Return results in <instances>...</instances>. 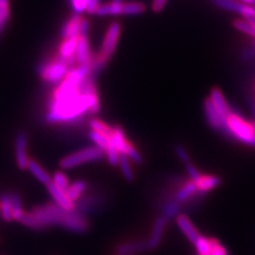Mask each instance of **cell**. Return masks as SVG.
Masks as SVG:
<instances>
[{"label": "cell", "mask_w": 255, "mask_h": 255, "mask_svg": "<svg viewBox=\"0 0 255 255\" xmlns=\"http://www.w3.org/2000/svg\"><path fill=\"white\" fill-rule=\"evenodd\" d=\"M116 255H131V254H116Z\"/></svg>", "instance_id": "cell-48"}, {"label": "cell", "mask_w": 255, "mask_h": 255, "mask_svg": "<svg viewBox=\"0 0 255 255\" xmlns=\"http://www.w3.org/2000/svg\"><path fill=\"white\" fill-rule=\"evenodd\" d=\"M210 99L214 105L215 109L217 110L220 117L223 119V121H226V118L230 115L232 110H231L230 106L228 105V102L225 98V96H223L222 92L219 89H217V87H215V89L211 91Z\"/></svg>", "instance_id": "cell-14"}, {"label": "cell", "mask_w": 255, "mask_h": 255, "mask_svg": "<svg viewBox=\"0 0 255 255\" xmlns=\"http://www.w3.org/2000/svg\"><path fill=\"white\" fill-rule=\"evenodd\" d=\"M76 60L79 63V65H87L91 64L93 65L95 55L91 52L90 49V42L87 36H79V42L76 50Z\"/></svg>", "instance_id": "cell-12"}, {"label": "cell", "mask_w": 255, "mask_h": 255, "mask_svg": "<svg viewBox=\"0 0 255 255\" xmlns=\"http://www.w3.org/2000/svg\"><path fill=\"white\" fill-rule=\"evenodd\" d=\"M103 156H105V152L100 148L96 146L86 147L76 151L74 153L64 156L60 161V167L65 170L73 169L75 167L87 163L100 161Z\"/></svg>", "instance_id": "cell-6"}, {"label": "cell", "mask_w": 255, "mask_h": 255, "mask_svg": "<svg viewBox=\"0 0 255 255\" xmlns=\"http://www.w3.org/2000/svg\"><path fill=\"white\" fill-rule=\"evenodd\" d=\"M146 6L141 2H111L98 7L96 15L98 16H117V15H138L145 12Z\"/></svg>", "instance_id": "cell-7"}, {"label": "cell", "mask_w": 255, "mask_h": 255, "mask_svg": "<svg viewBox=\"0 0 255 255\" xmlns=\"http://www.w3.org/2000/svg\"><path fill=\"white\" fill-rule=\"evenodd\" d=\"M166 3H167V0H153V3H152L153 12H155V13L162 12Z\"/></svg>", "instance_id": "cell-43"}, {"label": "cell", "mask_w": 255, "mask_h": 255, "mask_svg": "<svg viewBox=\"0 0 255 255\" xmlns=\"http://www.w3.org/2000/svg\"><path fill=\"white\" fill-rule=\"evenodd\" d=\"M28 170L32 173V175H34L37 181L41 182L46 187L52 183V179L49 173H48L36 161H34V159H30L29 161Z\"/></svg>", "instance_id": "cell-20"}, {"label": "cell", "mask_w": 255, "mask_h": 255, "mask_svg": "<svg viewBox=\"0 0 255 255\" xmlns=\"http://www.w3.org/2000/svg\"><path fill=\"white\" fill-rule=\"evenodd\" d=\"M89 29H90L89 20L85 19V18H82L81 26H80L79 36H87V34H89Z\"/></svg>", "instance_id": "cell-42"}, {"label": "cell", "mask_w": 255, "mask_h": 255, "mask_svg": "<svg viewBox=\"0 0 255 255\" xmlns=\"http://www.w3.org/2000/svg\"><path fill=\"white\" fill-rule=\"evenodd\" d=\"M175 222H177V226L182 231V233L185 235V237L191 244L195 245L196 242L198 241V238L201 236V234L199 233V231L193 225V222L190 221V219L186 215L180 214L179 216L175 218Z\"/></svg>", "instance_id": "cell-13"}, {"label": "cell", "mask_w": 255, "mask_h": 255, "mask_svg": "<svg viewBox=\"0 0 255 255\" xmlns=\"http://www.w3.org/2000/svg\"><path fill=\"white\" fill-rule=\"evenodd\" d=\"M241 2H243L245 4H249V5L255 6V0H241Z\"/></svg>", "instance_id": "cell-44"}, {"label": "cell", "mask_w": 255, "mask_h": 255, "mask_svg": "<svg viewBox=\"0 0 255 255\" xmlns=\"http://www.w3.org/2000/svg\"><path fill=\"white\" fill-rule=\"evenodd\" d=\"M70 4L76 15H81L86 11L87 0H70Z\"/></svg>", "instance_id": "cell-38"}, {"label": "cell", "mask_w": 255, "mask_h": 255, "mask_svg": "<svg viewBox=\"0 0 255 255\" xmlns=\"http://www.w3.org/2000/svg\"><path fill=\"white\" fill-rule=\"evenodd\" d=\"M0 216L6 222L14 220L10 194H3L0 197Z\"/></svg>", "instance_id": "cell-23"}, {"label": "cell", "mask_w": 255, "mask_h": 255, "mask_svg": "<svg viewBox=\"0 0 255 255\" xmlns=\"http://www.w3.org/2000/svg\"><path fill=\"white\" fill-rule=\"evenodd\" d=\"M212 2L222 10L239 14L247 20L255 19V6L245 4L236 0H212Z\"/></svg>", "instance_id": "cell-8"}, {"label": "cell", "mask_w": 255, "mask_h": 255, "mask_svg": "<svg viewBox=\"0 0 255 255\" xmlns=\"http://www.w3.org/2000/svg\"><path fill=\"white\" fill-rule=\"evenodd\" d=\"M181 211V204L175 200H172L168 203H166L163 207V213L162 217L166 220H171L173 218H177L179 216V213Z\"/></svg>", "instance_id": "cell-26"}, {"label": "cell", "mask_w": 255, "mask_h": 255, "mask_svg": "<svg viewBox=\"0 0 255 255\" xmlns=\"http://www.w3.org/2000/svg\"><path fill=\"white\" fill-rule=\"evenodd\" d=\"M87 111H90L93 114H97L100 111V102L97 92L87 95L80 93L77 97L61 102L51 101L49 111L46 114V122L48 124L75 122Z\"/></svg>", "instance_id": "cell-1"}, {"label": "cell", "mask_w": 255, "mask_h": 255, "mask_svg": "<svg viewBox=\"0 0 255 255\" xmlns=\"http://www.w3.org/2000/svg\"><path fill=\"white\" fill-rule=\"evenodd\" d=\"M209 255H229V252L218 239L211 238V251Z\"/></svg>", "instance_id": "cell-36"}, {"label": "cell", "mask_w": 255, "mask_h": 255, "mask_svg": "<svg viewBox=\"0 0 255 255\" xmlns=\"http://www.w3.org/2000/svg\"><path fill=\"white\" fill-rule=\"evenodd\" d=\"M112 2H123V0H113Z\"/></svg>", "instance_id": "cell-46"}, {"label": "cell", "mask_w": 255, "mask_h": 255, "mask_svg": "<svg viewBox=\"0 0 255 255\" xmlns=\"http://www.w3.org/2000/svg\"><path fill=\"white\" fill-rule=\"evenodd\" d=\"M100 6V0H87L86 12L89 14H96Z\"/></svg>", "instance_id": "cell-41"}, {"label": "cell", "mask_w": 255, "mask_h": 255, "mask_svg": "<svg viewBox=\"0 0 255 255\" xmlns=\"http://www.w3.org/2000/svg\"><path fill=\"white\" fill-rule=\"evenodd\" d=\"M0 17L5 21L10 18V0H0Z\"/></svg>", "instance_id": "cell-40"}, {"label": "cell", "mask_w": 255, "mask_h": 255, "mask_svg": "<svg viewBox=\"0 0 255 255\" xmlns=\"http://www.w3.org/2000/svg\"><path fill=\"white\" fill-rule=\"evenodd\" d=\"M86 189H87V183L83 180H79L68 186L66 194L70 200L75 202L81 198V196L85 193Z\"/></svg>", "instance_id": "cell-24"}, {"label": "cell", "mask_w": 255, "mask_h": 255, "mask_svg": "<svg viewBox=\"0 0 255 255\" xmlns=\"http://www.w3.org/2000/svg\"><path fill=\"white\" fill-rule=\"evenodd\" d=\"M197 255H209L211 251V238L200 236L195 244Z\"/></svg>", "instance_id": "cell-30"}, {"label": "cell", "mask_w": 255, "mask_h": 255, "mask_svg": "<svg viewBox=\"0 0 255 255\" xmlns=\"http://www.w3.org/2000/svg\"><path fill=\"white\" fill-rule=\"evenodd\" d=\"M47 189L48 193H49V195L53 199L54 203L60 206L61 209L66 211H76V204L68 198L66 191L58 188L52 183L47 186Z\"/></svg>", "instance_id": "cell-11"}, {"label": "cell", "mask_w": 255, "mask_h": 255, "mask_svg": "<svg viewBox=\"0 0 255 255\" xmlns=\"http://www.w3.org/2000/svg\"><path fill=\"white\" fill-rule=\"evenodd\" d=\"M90 128L92 129V131L109 135V136L112 133V128L108 126L106 123L99 121V119H92L90 122Z\"/></svg>", "instance_id": "cell-34"}, {"label": "cell", "mask_w": 255, "mask_h": 255, "mask_svg": "<svg viewBox=\"0 0 255 255\" xmlns=\"http://www.w3.org/2000/svg\"><path fill=\"white\" fill-rule=\"evenodd\" d=\"M166 222L167 221L162 216L155 219V221L153 223V228H152V230H151L149 241L147 242L150 250H155L158 248L159 245H161L165 227H166Z\"/></svg>", "instance_id": "cell-15"}, {"label": "cell", "mask_w": 255, "mask_h": 255, "mask_svg": "<svg viewBox=\"0 0 255 255\" xmlns=\"http://www.w3.org/2000/svg\"><path fill=\"white\" fill-rule=\"evenodd\" d=\"M105 154L107 155L108 162L111 166H113V167L118 166L119 157H121V154H119V152L116 150V148L114 147L113 143H112L111 138H110V145H109L108 149L105 151Z\"/></svg>", "instance_id": "cell-35"}, {"label": "cell", "mask_w": 255, "mask_h": 255, "mask_svg": "<svg viewBox=\"0 0 255 255\" xmlns=\"http://www.w3.org/2000/svg\"><path fill=\"white\" fill-rule=\"evenodd\" d=\"M195 183L197 186V190L201 191V193H207V191H211L220 186L222 180L218 175L215 174H201V177Z\"/></svg>", "instance_id": "cell-16"}, {"label": "cell", "mask_w": 255, "mask_h": 255, "mask_svg": "<svg viewBox=\"0 0 255 255\" xmlns=\"http://www.w3.org/2000/svg\"><path fill=\"white\" fill-rule=\"evenodd\" d=\"M110 138L112 143H113L114 147L119 152V154H124L128 143H129V140L127 139L123 128L119 126L112 128V133L110 135Z\"/></svg>", "instance_id": "cell-19"}, {"label": "cell", "mask_w": 255, "mask_h": 255, "mask_svg": "<svg viewBox=\"0 0 255 255\" xmlns=\"http://www.w3.org/2000/svg\"><path fill=\"white\" fill-rule=\"evenodd\" d=\"M185 169H186V172L188 174L189 179H191V181H194V182H196L199 178L201 177V174H202L191 162L185 165Z\"/></svg>", "instance_id": "cell-39"}, {"label": "cell", "mask_w": 255, "mask_h": 255, "mask_svg": "<svg viewBox=\"0 0 255 255\" xmlns=\"http://www.w3.org/2000/svg\"><path fill=\"white\" fill-rule=\"evenodd\" d=\"M204 113L206 121L212 129L223 134V132H225V121L220 117L210 98L205 99L204 101Z\"/></svg>", "instance_id": "cell-10"}, {"label": "cell", "mask_w": 255, "mask_h": 255, "mask_svg": "<svg viewBox=\"0 0 255 255\" xmlns=\"http://www.w3.org/2000/svg\"><path fill=\"white\" fill-rule=\"evenodd\" d=\"M223 134L241 141L247 146L255 148V125L254 122L246 121L236 112L232 111L225 121Z\"/></svg>", "instance_id": "cell-3"}, {"label": "cell", "mask_w": 255, "mask_h": 255, "mask_svg": "<svg viewBox=\"0 0 255 255\" xmlns=\"http://www.w3.org/2000/svg\"><path fill=\"white\" fill-rule=\"evenodd\" d=\"M32 214L41 221L45 227L58 226L69 232L82 234L90 229V223L81 213L77 211H66L61 209L55 203H48L36 206Z\"/></svg>", "instance_id": "cell-2"}, {"label": "cell", "mask_w": 255, "mask_h": 255, "mask_svg": "<svg viewBox=\"0 0 255 255\" xmlns=\"http://www.w3.org/2000/svg\"><path fill=\"white\" fill-rule=\"evenodd\" d=\"M197 191V186L196 183L194 181H188L183 184V186L179 189V191L174 196V200L179 202L180 204L186 202L188 199H190L195 195Z\"/></svg>", "instance_id": "cell-22"}, {"label": "cell", "mask_w": 255, "mask_h": 255, "mask_svg": "<svg viewBox=\"0 0 255 255\" xmlns=\"http://www.w3.org/2000/svg\"><path fill=\"white\" fill-rule=\"evenodd\" d=\"M79 42V36H73L64 39L59 49V55L63 59H71L76 57V50Z\"/></svg>", "instance_id": "cell-21"}, {"label": "cell", "mask_w": 255, "mask_h": 255, "mask_svg": "<svg viewBox=\"0 0 255 255\" xmlns=\"http://www.w3.org/2000/svg\"><path fill=\"white\" fill-rule=\"evenodd\" d=\"M233 26L235 29L243 32V33L255 38V27L250 20H247L245 18H238L233 21Z\"/></svg>", "instance_id": "cell-27"}, {"label": "cell", "mask_w": 255, "mask_h": 255, "mask_svg": "<svg viewBox=\"0 0 255 255\" xmlns=\"http://www.w3.org/2000/svg\"><path fill=\"white\" fill-rule=\"evenodd\" d=\"M81 21H82L81 15H76L75 14L73 17H70L65 23H64V26L62 27V30H61L62 37L65 39V38H68V37L79 36Z\"/></svg>", "instance_id": "cell-17"}, {"label": "cell", "mask_w": 255, "mask_h": 255, "mask_svg": "<svg viewBox=\"0 0 255 255\" xmlns=\"http://www.w3.org/2000/svg\"><path fill=\"white\" fill-rule=\"evenodd\" d=\"M124 155H126L128 158L131 159V161H133L135 164L142 163V156L138 151V149L134 145H132L130 141H129V143H128V146L124 152Z\"/></svg>", "instance_id": "cell-33"}, {"label": "cell", "mask_w": 255, "mask_h": 255, "mask_svg": "<svg viewBox=\"0 0 255 255\" xmlns=\"http://www.w3.org/2000/svg\"><path fill=\"white\" fill-rule=\"evenodd\" d=\"M6 22H7V21H5L3 18L0 17V32L2 31V29H3V28H4V26L6 25Z\"/></svg>", "instance_id": "cell-45"}, {"label": "cell", "mask_w": 255, "mask_h": 255, "mask_svg": "<svg viewBox=\"0 0 255 255\" xmlns=\"http://www.w3.org/2000/svg\"><path fill=\"white\" fill-rule=\"evenodd\" d=\"M90 138L96 143V147L100 148L103 152L108 149L110 145V136L109 135H105L102 133H98L95 131H91L89 134Z\"/></svg>", "instance_id": "cell-29"}, {"label": "cell", "mask_w": 255, "mask_h": 255, "mask_svg": "<svg viewBox=\"0 0 255 255\" xmlns=\"http://www.w3.org/2000/svg\"><path fill=\"white\" fill-rule=\"evenodd\" d=\"M174 153H175V155L178 156V158L180 159L182 163H184L185 165L190 163V157H189V154L187 152V150L184 147H183L182 145H180V143H178V145H175V147H174Z\"/></svg>", "instance_id": "cell-37"}, {"label": "cell", "mask_w": 255, "mask_h": 255, "mask_svg": "<svg viewBox=\"0 0 255 255\" xmlns=\"http://www.w3.org/2000/svg\"><path fill=\"white\" fill-rule=\"evenodd\" d=\"M122 26L118 21L112 22L103 39L101 50L95 55L93 62V73H99L106 67L112 55L114 54L117 47L119 36H121Z\"/></svg>", "instance_id": "cell-4"}, {"label": "cell", "mask_w": 255, "mask_h": 255, "mask_svg": "<svg viewBox=\"0 0 255 255\" xmlns=\"http://www.w3.org/2000/svg\"><path fill=\"white\" fill-rule=\"evenodd\" d=\"M75 62H77L76 57L71 59H63L59 55L54 60L42 63L37 68V73L46 82L61 83L69 73V67Z\"/></svg>", "instance_id": "cell-5"}, {"label": "cell", "mask_w": 255, "mask_h": 255, "mask_svg": "<svg viewBox=\"0 0 255 255\" xmlns=\"http://www.w3.org/2000/svg\"><path fill=\"white\" fill-rule=\"evenodd\" d=\"M149 250L147 242H129L119 245L116 248L117 254H131L135 255Z\"/></svg>", "instance_id": "cell-18"}, {"label": "cell", "mask_w": 255, "mask_h": 255, "mask_svg": "<svg viewBox=\"0 0 255 255\" xmlns=\"http://www.w3.org/2000/svg\"><path fill=\"white\" fill-rule=\"evenodd\" d=\"M18 221L27 228H30L32 230H44L46 227L43 225V223L39 221L32 212L28 213V212H23V214L20 216V218L18 219Z\"/></svg>", "instance_id": "cell-25"}, {"label": "cell", "mask_w": 255, "mask_h": 255, "mask_svg": "<svg viewBox=\"0 0 255 255\" xmlns=\"http://www.w3.org/2000/svg\"><path fill=\"white\" fill-rule=\"evenodd\" d=\"M252 23H253V25H254V27H255V19H253V20H250ZM254 41H255V38H254Z\"/></svg>", "instance_id": "cell-47"}, {"label": "cell", "mask_w": 255, "mask_h": 255, "mask_svg": "<svg viewBox=\"0 0 255 255\" xmlns=\"http://www.w3.org/2000/svg\"><path fill=\"white\" fill-rule=\"evenodd\" d=\"M118 166L121 167L122 173L125 177V179L128 182H132L134 181V172L132 169V166L130 163V159L128 158L126 155L121 154V157H119V164Z\"/></svg>", "instance_id": "cell-28"}, {"label": "cell", "mask_w": 255, "mask_h": 255, "mask_svg": "<svg viewBox=\"0 0 255 255\" xmlns=\"http://www.w3.org/2000/svg\"><path fill=\"white\" fill-rule=\"evenodd\" d=\"M11 197V202H12V209H13V217L14 220H17L20 218L21 215L23 214L22 210V202H21V198L18 194H10Z\"/></svg>", "instance_id": "cell-32"}, {"label": "cell", "mask_w": 255, "mask_h": 255, "mask_svg": "<svg viewBox=\"0 0 255 255\" xmlns=\"http://www.w3.org/2000/svg\"><path fill=\"white\" fill-rule=\"evenodd\" d=\"M51 179H52V184L57 186L58 188L64 190V191H66L68 186L70 185L68 177L62 171L54 172Z\"/></svg>", "instance_id": "cell-31"}, {"label": "cell", "mask_w": 255, "mask_h": 255, "mask_svg": "<svg viewBox=\"0 0 255 255\" xmlns=\"http://www.w3.org/2000/svg\"><path fill=\"white\" fill-rule=\"evenodd\" d=\"M15 159L20 170L28 169L29 157H28V136L25 132H18L15 137Z\"/></svg>", "instance_id": "cell-9"}]
</instances>
